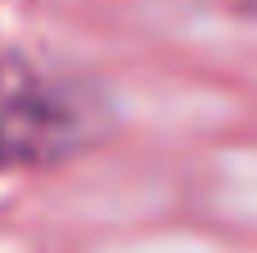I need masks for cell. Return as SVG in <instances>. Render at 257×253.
Listing matches in <instances>:
<instances>
[{
    "label": "cell",
    "mask_w": 257,
    "mask_h": 253,
    "mask_svg": "<svg viewBox=\"0 0 257 253\" xmlns=\"http://www.w3.org/2000/svg\"><path fill=\"white\" fill-rule=\"evenodd\" d=\"M108 127L113 104L104 91L27 54H0V172L59 167L95 149Z\"/></svg>",
    "instance_id": "obj_1"
}]
</instances>
